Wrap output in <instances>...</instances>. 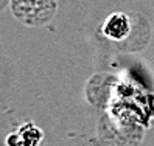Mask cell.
Listing matches in <instances>:
<instances>
[{
    "instance_id": "cell-1",
    "label": "cell",
    "mask_w": 154,
    "mask_h": 146,
    "mask_svg": "<svg viewBox=\"0 0 154 146\" xmlns=\"http://www.w3.org/2000/svg\"><path fill=\"white\" fill-rule=\"evenodd\" d=\"M103 33L114 41H122L129 34V19L125 14H112L103 26Z\"/></svg>"
}]
</instances>
